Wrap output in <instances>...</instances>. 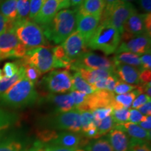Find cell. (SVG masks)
I'll return each instance as SVG.
<instances>
[{
	"instance_id": "4dcf8cb0",
	"label": "cell",
	"mask_w": 151,
	"mask_h": 151,
	"mask_svg": "<svg viewBox=\"0 0 151 151\" xmlns=\"http://www.w3.org/2000/svg\"><path fill=\"white\" fill-rule=\"evenodd\" d=\"M17 120L16 114L0 109V134L11 127Z\"/></svg>"
},
{
	"instance_id": "e575fe53",
	"label": "cell",
	"mask_w": 151,
	"mask_h": 151,
	"mask_svg": "<svg viewBox=\"0 0 151 151\" xmlns=\"http://www.w3.org/2000/svg\"><path fill=\"white\" fill-rule=\"evenodd\" d=\"M81 131L86 132L90 128L95 127L94 124V117L92 111H82L81 112Z\"/></svg>"
},
{
	"instance_id": "ffe728a7",
	"label": "cell",
	"mask_w": 151,
	"mask_h": 151,
	"mask_svg": "<svg viewBox=\"0 0 151 151\" xmlns=\"http://www.w3.org/2000/svg\"><path fill=\"white\" fill-rule=\"evenodd\" d=\"M107 139L113 151H128L129 140L127 134L123 130L114 127L109 132Z\"/></svg>"
},
{
	"instance_id": "9a60e30c",
	"label": "cell",
	"mask_w": 151,
	"mask_h": 151,
	"mask_svg": "<svg viewBox=\"0 0 151 151\" xmlns=\"http://www.w3.org/2000/svg\"><path fill=\"white\" fill-rule=\"evenodd\" d=\"M100 18L92 15L81 14L77 11L76 32L82 36L86 43L99 26Z\"/></svg>"
},
{
	"instance_id": "3957f363",
	"label": "cell",
	"mask_w": 151,
	"mask_h": 151,
	"mask_svg": "<svg viewBox=\"0 0 151 151\" xmlns=\"http://www.w3.org/2000/svg\"><path fill=\"white\" fill-rule=\"evenodd\" d=\"M120 42L121 35L117 29L106 22H100L96 31L87 43V46L109 55L116 52Z\"/></svg>"
},
{
	"instance_id": "277c9868",
	"label": "cell",
	"mask_w": 151,
	"mask_h": 151,
	"mask_svg": "<svg viewBox=\"0 0 151 151\" xmlns=\"http://www.w3.org/2000/svg\"><path fill=\"white\" fill-rule=\"evenodd\" d=\"M13 29L27 50L37 47L50 46L41 27L34 21L30 20H16Z\"/></svg>"
},
{
	"instance_id": "83f0119b",
	"label": "cell",
	"mask_w": 151,
	"mask_h": 151,
	"mask_svg": "<svg viewBox=\"0 0 151 151\" xmlns=\"http://www.w3.org/2000/svg\"><path fill=\"white\" fill-rule=\"evenodd\" d=\"M24 76V67L21 65L18 71L14 76L11 78L4 76L0 80V95L8 90L11 86H13L16 83L20 81Z\"/></svg>"
},
{
	"instance_id": "ba28073f",
	"label": "cell",
	"mask_w": 151,
	"mask_h": 151,
	"mask_svg": "<svg viewBox=\"0 0 151 151\" xmlns=\"http://www.w3.org/2000/svg\"><path fill=\"white\" fill-rule=\"evenodd\" d=\"M80 69H104L115 71V65L112 60L88 51L83 53L71 64V70L78 71Z\"/></svg>"
},
{
	"instance_id": "f1b7e54d",
	"label": "cell",
	"mask_w": 151,
	"mask_h": 151,
	"mask_svg": "<svg viewBox=\"0 0 151 151\" xmlns=\"http://www.w3.org/2000/svg\"><path fill=\"white\" fill-rule=\"evenodd\" d=\"M142 94L140 90L137 88L132 92H130L129 93H126L124 94H118V95L114 96V100L117 103L119 104L122 108L129 109L132 106V103L134 100L137 97L139 94Z\"/></svg>"
},
{
	"instance_id": "ee69618b",
	"label": "cell",
	"mask_w": 151,
	"mask_h": 151,
	"mask_svg": "<svg viewBox=\"0 0 151 151\" xmlns=\"http://www.w3.org/2000/svg\"><path fill=\"white\" fill-rule=\"evenodd\" d=\"M146 116L141 114L137 109H132L131 110H129V120H128V121H129V122L134 124H139V122L146 120Z\"/></svg>"
},
{
	"instance_id": "d6986e66",
	"label": "cell",
	"mask_w": 151,
	"mask_h": 151,
	"mask_svg": "<svg viewBox=\"0 0 151 151\" xmlns=\"http://www.w3.org/2000/svg\"><path fill=\"white\" fill-rule=\"evenodd\" d=\"M46 99L55 106L57 113H65L76 109L73 98L70 94H54L50 93L46 96Z\"/></svg>"
},
{
	"instance_id": "836d02e7",
	"label": "cell",
	"mask_w": 151,
	"mask_h": 151,
	"mask_svg": "<svg viewBox=\"0 0 151 151\" xmlns=\"http://www.w3.org/2000/svg\"><path fill=\"white\" fill-rule=\"evenodd\" d=\"M112 118L113 121L116 124H124L129 120V109H120L113 110Z\"/></svg>"
},
{
	"instance_id": "f546056e",
	"label": "cell",
	"mask_w": 151,
	"mask_h": 151,
	"mask_svg": "<svg viewBox=\"0 0 151 151\" xmlns=\"http://www.w3.org/2000/svg\"><path fill=\"white\" fill-rule=\"evenodd\" d=\"M85 151H113L107 138H101L88 143L85 147Z\"/></svg>"
},
{
	"instance_id": "ab89813d",
	"label": "cell",
	"mask_w": 151,
	"mask_h": 151,
	"mask_svg": "<svg viewBox=\"0 0 151 151\" xmlns=\"http://www.w3.org/2000/svg\"><path fill=\"white\" fill-rule=\"evenodd\" d=\"M58 134L53 129H44L41 130L38 134V137L41 143L52 141L58 137Z\"/></svg>"
},
{
	"instance_id": "5bb4252c",
	"label": "cell",
	"mask_w": 151,
	"mask_h": 151,
	"mask_svg": "<svg viewBox=\"0 0 151 151\" xmlns=\"http://www.w3.org/2000/svg\"><path fill=\"white\" fill-rule=\"evenodd\" d=\"M148 34L146 24V14H135L132 15L124 24L123 33L121 35V41H126L136 36Z\"/></svg>"
},
{
	"instance_id": "4fadbf2b",
	"label": "cell",
	"mask_w": 151,
	"mask_h": 151,
	"mask_svg": "<svg viewBox=\"0 0 151 151\" xmlns=\"http://www.w3.org/2000/svg\"><path fill=\"white\" fill-rule=\"evenodd\" d=\"M67 58L73 63L81 55L88 52L87 43L78 32L75 31L62 43Z\"/></svg>"
},
{
	"instance_id": "f5cc1de1",
	"label": "cell",
	"mask_w": 151,
	"mask_h": 151,
	"mask_svg": "<svg viewBox=\"0 0 151 151\" xmlns=\"http://www.w3.org/2000/svg\"><path fill=\"white\" fill-rule=\"evenodd\" d=\"M139 2L141 8L146 12V14H150L151 0H139Z\"/></svg>"
},
{
	"instance_id": "680465c9",
	"label": "cell",
	"mask_w": 151,
	"mask_h": 151,
	"mask_svg": "<svg viewBox=\"0 0 151 151\" xmlns=\"http://www.w3.org/2000/svg\"><path fill=\"white\" fill-rule=\"evenodd\" d=\"M120 1H124V2H129V3H131V2H132V1H136V0H120Z\"/></svg>"
},
{
	"instance_id": "ac0fdd59",
	"label": "cell",
	"mask_w": 151,
	"mask_h": 151,
	"mask_svg": "<svg viewBox=\"0 0 151 151\" xmlns=\"http://www.w3.org/2000/svg\"><path fill=\"white\" fill-rule=\"evenodd\" d=\"M58 6L59 3L58 0H46L43 3L39 14L34 18V22L41 26L49 24L59 11Z\"/></svg>"
},
{
	"instance_id": "7c38bea8",
	"label": "cell",
	"mask_w": 151,
	"mask_h": 151,
	"mask_svg": "<svg viewBox=\"0 0 151 151\" xmlns=\"http://www.w3.org/2000/svg\"><path fill=\"white\" fill-rule=\"evenodd\" d=\"M120 43L116 51V54L129 52L139 56L150 50V35L148 34L136 36Z\"/></svg>"
},
{
	"instance_id": "94428289",
	"label": "cell",
	"mask_w": 151,
	"mask_h": 151,
	"mask_svg": "<svg viewBox=\"0 0 151 151\" xmlns=\"http://www.w3.org/2000/svg\"><path fill=\"white\" fill-rule=\"evenodd\" d=\"M46 1V0H44V1Z\"/></svg>"
},
{
	"instance_id": "7402d4cb",
	"label": "cell",
	"mask_w": 151,
	"mask_h": 151,
	"mask_svg": "<svg viewBox=\"0 0 151 151\" xmlns=\"http://www.w3.org/2000/svg\"><path fill=\"white\" fill-rule=\"evenodd\" d=\"M114 127L120 128L123 130L125 133H127V134L132 137V139L146 141H150V131H147V130L143 129L137 124L125 122L124 124H117Z\"/></svg>"
},
{
	"instance_id": "681fc988",
	"label": "cell",
	"mask_w": 151,
	"mask_h": 151,
	"mask_svg": "<svg viewBox=\"0 0 151 151\" xmlns=\"http://www.w3.org/2000/svg\"><path fill=\"white\" fill-rule=\"evenodd\" d=\"M139 79H140V84H146L150 82L151 80V71L150 70H141L140 71V76H139Z\"/></svg>"
},
{
	"instance_id": "cb8c5ba5",
	"label": "cell",
	"mask_w": 151,
	"mask_h": 151,
	"mask_svg": "<svg viewBox=\"0 0 151 151\" xmlns=\"http://www.w3.org/2000/svg\"><path fill=\"white\" fill-rule=\"evenodd\" d=\"M83 78L90 85H93L98 81L108 78L111 75L116 74L115 71L104 69H80L78 71Z\"/></svg>"
},
{
	"instance_id": "8fae6325",
	"label": "cell",
	"mask_w": 151,
	"mask_h": 151,
	"mask_svg": "<svg viewBox=\"0 0 151 151\" xmlns=\"http://www.w3.org/2000/svg\"><path fill=\"white\" fill-rule=\"evenodd\" d=\"M115 94L106 90H100L88 94L83 105L76 109L80 112L92 111L95 109L105 107H112Z\"/></svg>"
},
{
	"instance_id": "db71d44e",
	"label": "cell",
	"mask_w": 151,
	"mask_h": 151,
	"mask_svg": "<svg viewBox=\"0 0 151 151\" xmlns=\"http://www.w3.org/2000/svg\"><path fill=\"white\" fill-rule=\"evenodd\" d=\"M138 125H139L141 127H142L143 129L147 130V131H150V129H151V116H146V120L139 122Z\"/></svg>"
},
{
	"instance_id": "b9f144b4",
	"label": "cell",
	"mask_w": 151,
	"mask_h": 151,
	"mask_svg": "<svg viewBox=\"0 0 151 151\" xmlns=\"http://www.w3.org/2000/svg\"><path fill=\"white\" fill-rule=\"evenodd\" d=\"M112 107H105V108L95 109V110L92 111V113L94 119L101 121V120L106 118V117L111 116V114L112 113Z\"/></svg>"
},
{
	"instance_id": "7dc6e473",
	"label": "cell",
	"mask_w": 151,
	"mask_h": 151,
	"mask_svg": "<svg viewBox=\"0 0 151 151\" xmlns=\"http://www.w3.org/2000/svg\"><path fill=\"white\" fill-rule=\"evenodd\" d=\"M141 60V67L139 69L140 71L141 70H150L151 69V54H150V50L146 52V53H144L142 56L140 58Z\"/></svg>"
},
{
	"instance_id": "c3c4849f",
	"label": "cell",
	"mask_w": 151,
	"mask_h": 151,
	"mask_svg": "<svg viewBox=\"0 0 151 151\" xmlns=\"http://www.w3.org/2000/svg\"><path fill=\"white\" fill-rule=\"evenodd\" d=\"M44 151H85L82 148H68L65 147H61L54 145L46 146L44 148Z\"/></svg>"
},
{
	"instance_id": "bcb514c9",
	"label": "cell",
	"mask_w": 151,
	"mask_h": 151,
	"mask_svg": "<svg viewBox=\"0 0 151 151\" xmlns=\"http://www.w3.org/2000/svg\"><path fill=\"white\" fill-rule=\"evenodd\" d=\"M149 101H150V97H149L148 95H146L144 93L140 94L134 100L132 106L133 109H138L139 107H141V106H143L144 104H146Z\"/></svg>"
},
{
	"instance_id": "2e32d148",
	"label": "cell",
	"mask_w": 151,
	"mask_h": 151,
	"mask_svg": "<svg viewBox=\"0 0 151 151\" xmlns=\"http://www.w3.org/2000/svg\"><path fill=\"white\" fill-rule=\"evenodd\" d=\"M87 139L79 134L64 132L59 134L56 139L51 141V145L68 148H80L81 146L88 144Z\"/></svg>"
},
{
	"instance_id": "f907efd6",
	"label": "cell",
	"mask_w": 151,
	"mask_h": 151,
	"mask_svg": "<svg viewBox=\"0 0 151 151\" xmlns=\"http://www.w3.org/2000/svg\"><path fill=\"white\" fill-rule=\"evenodd\" d=\"M83 136L88 139H97V129L96 127H92L88 129L87 131L83 132Z\"/></svg>"
},
{
	"instance_id": "f35d334b",
	"label": "cell",
	"mask_w": 151,
	"mask_h": 151,
	"mask_svg": "<svg viewBox=\"0 0 151 151\" xmlns=\"http://www.w3.org/2000/svg\"><path fill=\"white\" fill-rule=\"evenodd\" d=\"M44 2V0H29V20H34Z\"/></svg>"
},
{
	"instance_id": "9f6ffc18",
	"label": "cell",
	"mask_w": 151,
	"mask_h": 151,
	"mask_svg": "<svg viewBox=\"0 0 151 151\" xmlns=\"http://www.w3.org/2000/svg\"><path fill=\"white\" fill-rule=\"evenodd\" d=\"M120 1V0H104V6H105L104 11L109 10V9L112 8L116 4H117Z\"/></svg>"
},
{
	"instance_id": "8d00e7d4",
	"label": "cell",
	"mask_w": 151,
	"mask_h": 151,
	"mask_svg": "<svg viewBox=\"0 0 151 151\" xmlns=\"http://www.w3.org/2000/svg\"><path fill=\"white\" fill-rule=\"evenodd\" d=\"M23 67H24V76L35 84V83L37 82V81L40 78L41 73L33 66L26 65H23Z\"/></svg>"
},
{
	"instance_id": "91938a15",
	"label": "cell",
	"mask_w": 151,
	"mask_h": 151,
	"mask_svg": "<svg viewBox=\"0 0 151 151\" xmlns=\"http://www.w3.org/2000/svg\"><path fill=\"white\" fill-rule=\"evenodd\" d=\"M2 77H3V73H2V71H1V69H0V80H1V79L2 78Z\"/></svg>"
},
{
	"instance_id": "7bdbcfd3",
	"label": "cell",
	"mask_w": 151,
	"mask_h": 151,
	"mask_svg": "<svg viewBox=\"0 0 151 151\" xmlns=\"http://www.w3.org/2000/svg\"><path fill=\"white\" fill-rule=\"evenodd\" d=\"M137 87V86L129 85L120 81V82L116 86L113 92L117 94H124L128 93V92H132V90L136 89Z\"/></svg>"
},
{
	"instance_id": "30bf717a",
	"label": "cell",
	"mask_w": 151,
	"mask_h": 151,
	"mask_svg": "<svg viewBox=\"0 0 151 151\" xmlns=\"http://www.w3.org/2000/svg\"><path fill=\"white\" fill-rule=\"evenodd\" d=\"M50 124L53 129L78 133L81 131V112L73 109L68 112L58 113L50 120Z\"/></svg>"
},
{
	"instance_id": "7a4b0ae2",
	"label": "cell",
	"mask_w": 151,
	"mask_h": 151,
	"mask_svg": "<svg viewBox=\"0 0 151 151\" xmlns=\"http://www.w3.org/2000/svg\"><path fill=\"white\" fill-rule=\"evenodd\" d=\"M38 93L35 84L24 76L0 95V105L20 109L37 102Z\"/></svg>"
},
{
	"instance_id": "d590c367",
	"label": "cell",
	"mask_w": 151,
	"mask_h": 151,
	"mask_svg": "<svg viewBox=\"0 0 151 151\" xmlns=\"http://www.w3.org/2000/svg\"><path fill=\"white\" fill-rule=\"evenodd\" d=\"M128 151H151L150 145L148 141L131 139Z\"/></svg>"
},
{
	"instance_id": "d6a6232c",
	"label": "cell",
	"mask_w": 151,
	"mask_h": 151,
	"mask_svg": "<svg viewBox=\"0 0 151 151\" xmlns=\"http://www.w3.org/2000/svg\"><path fill=\"white\" fill-rule=\"evenodd\" d=\"M16 20H29V0H17Z\"/></svg>"
},
{
	"instance_id": "11a10c76",
	"label": "cell",
	"mask_w": 151,
	"mask_h": 151,
	"mask_svg": "<svg viewBox=\"0 0 151 151\" xmlns=\"http://www.w3.org/2000/svg\"><path fill=\"white\" fill-rule=\"evenodd\" d=\"M59 3L58 9L59 10H63V9H67L71 6L70 0H58Z\"/></svg>"
},
{
	"instance_id": "6f0895ef",
	"label": "cell",
	"mask_w": 151,
	"mask_h": 151,
	"mask_svg": "<svg viewBox=\"0 0 151 151\" xmlns=\"http://www.w3.org/2000/svg\"><path fill=\"white\" fill-rule=\"evenodd\" d=\"M84 0H70L71 6L75 7V9H78L83 3Z\"/></svg>"
},
{
	"instance_id": "4316f807",
	"label": "cell",
	"mask_w": 151,
	"mask_h": 151,
	"mask_svg": "<svg viewBox=\"0 0 151 151\" xmlns=\"http://www.w3.org/2000/svg\"><path fill=\"white\" fill-rule=\"evenodd\" d=\"M71 91L76 90V91L83 92L87 94H92L94 92H95L91 85L87 83L81 77L78 71H76L72 76V86H71Z\"/></svg>"
},
{
	"instance_id": "52a82bcc",
	"label": "cell",
	"mask_w": 151,
	"mask_h": 151,
	"mask_svg": "<svg viewBox=\"0 0 151 151\" xmlns=\"http://www.w3.org/2000/svg\"><path fill=\"white\" fill-rule=\"evenodd\" d=\"M27 49L20 42L14 29L0 35V60L22 58Z\"/></svg>"
},
{
	"instance_id": "9c48e42d",
	"label": "cell",
	"mask_w": 151,
	"mask_h": 151,
	"mask_svg": "<svg viewBox=\"0 0 151 151\" xmlns=\"http://www.w3.org/2000/svg\"><path fill=\"white\" fill-rule=\"evenodd\" d=\"M43 82L51 93H65L71 90L72 76L66 69L55 70L46 76Z\"/></svg>"
},
{
	"instance_id": "8992f818",
	"label": "cell",
	"mask_w": 151,
	"mask_h": 151,
	"mask_svg": "<svg viewBox=\"0 0 151 151\" xmlns=\"http://www.w3.org/2000/svg\"><path fill=\"white\" fill-rule=\"evenodd\" d=\"M54 62L52 49L49 47L40 46L28 50L20 62L22 66H33L42 74L53 69Z\"/></svg>"
},
{
	"instance_id": "816d5d0a",
	"label": "cell",
	"mask_w": 151,
	"mask_h": 151,
	"mask_svg": "<svg viewBox=\"0 0 151 151\" xmlns=\"http://www.w3.org/2000/svg\"><path fill=\"white\" fill-rule=\"evenodd\" d=\"M138 111L143 116H150L151 114V101H149L146 104H144L141 107L138 109Z\"/></svg>"
},
{
	"instance_id": "d4e9b609",
	"label": "cell",
	"mask_w": 151,
	"mask_h": 151,
	"mask_svg": "<svg viewBox=\"0 0 151 151\" xmlns=\"http://www.w3.org/2000/svg\"><path fill=\"white\" fill-rule=\"evenodd\" d=\"M0 12L7 20L15 22L17 18V0H3L0 3Z\"/></svg>"
},
{
	"instance_id": "44dd1931",
	"label": "cell",
	"mask_w": 151,
	"mask_h": 151,
	"mask_svg": "<svg viewBox=\"0 0 151 151\" xmlns=\"http://www.w3.org/2000/svg\"><path fill=\"white\" fill-rule=\"evenodd\" d=\"M24 139L18 133L0 134V151H23Z\"/></svg>"
},
{
	"instance_id": "e0dca14e",
	"label": "cell",
	"mask_w": 151,
	"mask_h": 151,
	"mask_svg": "<svg viewBox=\"0 0 151 151\" xmlns=\"http://www.w3.org/2000/svg\"><path fill=\"white\" fill-rule=\"evenodd\" d=\"M115 73L120 81L133 86L140 85V69L122 63H114Z\"/></svg>"
},
{
	"instance_id": "5b68a950",
	"label": "cell",
	"mask_w": 151,
	"mask_h": 151,
	"mask_svg": "<svg viewBox=\"0 0 151 151\" xmlns=\"http://www.w3.org/2000/svg\"><path fill=\"white\" fill-rule=\"evenodd\" d=\"M136 12L137 11L132 3L120 1L109 10L103 11L100 22L110 24L122 35L125 22Z\"/></svg>"
},
{
	"instance_id": "74e56055",
	"label": "cell",
	"mask_w": 151,
	"mask_h": 151,
	"mask_svg": "<svg viewBox=\"0 0 151 151\" xmlns=\"http://www.w3.org/2000/svg\"><path fill=\"white\" fill-rule=\"evenodd\" d=\"M20 66H21L20 62H6L3 68V76L7 78H11L16 74Z\"/></svg>"
},
{
	"instance_id": "484cf974",
	"label": "cell",
	"mask_w": 151,
	"mask_h": 151,
	"mask_svg": "<svg viewBox=\"0 0 151 151\" xmlns=\"http://www.w3.org/2000/svg\"><path fill=\"white\" fill-rule=\"evenodd\" d=\"M112 60L114 63L129 65L135 67H139V69H140L141 67L140 57L136 54L132 53V52H124L118 53L114 58H113Z\"/></svg>"
},
{
	"instance_id": "1f68e13d",
	"label": "cell",
	"mask_w": 151,
	"mask_h": 151,
	"mask_svg": "<svg viewBox=\"0 0 151 151\" xmlns=\"http://www.w3.org/2000/svg\"><path fill=\"white\" fill-rule=\"evenodd\" d=\"M116 123L113 121L111 116L105 118L100 121L99 125L97 126V139L103 137L106 134L109 133L111 130L114 128Z\"/></svg>"
},
{
	"instance_id": "60d3db41",
	"label": "cell",
	"mask_w": 151,
	"mask_h": 151,
	"mask_svg": "<svg viewBox=\"0 0 151 151\" xmlns=\"http://www.w3.org/2000/svg\"><path fill=\"white\" fill-rule=\"evenodd\" d=\"M70 95L73 98L76 109L84 104L85 102L86 101L87 98H88V94H85L83 92L76 91V90H73V91L71 92Z\"/></svg>"
},
{
	"instance_id": "f6af8a7d",
	"label": "cell",
	"mask_w": 151,
	"mask_h": 151,
	"mask_svg": "<svg viewBox=\"0 0 151 151\" xmlns=\"http://www.w3.org/2000/svg\"><path fill=\"white\" fill-rule=\"evenodd\" d=\"M14 22L7 20L0 12V35L6 31L13 29Z\"/></svg>"
},
{
	"instance_id": "6da1fadb",
	"label": "cell",
	"mask_w": 151,
	"mask_h": 151,
	"mask_svg": "<svg viewBox=\"0 0 151 151\" xmlns=\"http://www.w3.org/2000/svg\"><path fill=\"white\" fill-rule=\"evenodd\" d=\"M77 9H63L57 13L50 23L42 26L43 35L49 41L60 44L76 31Z\"/></svg>"
},
{
	"instance_id": "603a6c76",
	"label": "cell",
	"mask_w": 151,
	"mask_h": 151,
	"mask_svg": "<svg viewBox=\"0 0 151 151\" xmlns=\"http://www.w3.org/2000/svg\"><path fill=\"white\" fill-rule=\"evenodd\" d=\"M104 6V0H84L77 11L81 14L92 15L101 18Z\"/></svg>"
}]
</instances>
